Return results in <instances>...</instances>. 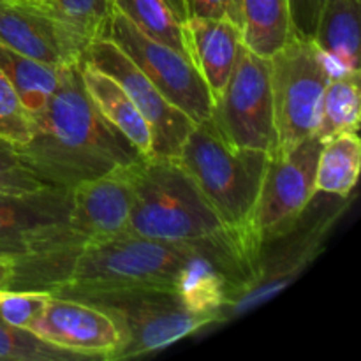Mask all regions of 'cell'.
I'll return each mask as SVG.
<instances>
[{
	"instance_id": "cell-31",
	"label": "cell",
	"mask_w": 361,
	"mask_h": 361,
	"mask_svg": "<svg viewBox=\"0 0 361 361\" xmlns=\"http://www.w3.org/2000/svg\"><path fill=\"white\" fill-rule=\"evenodd\" d=\"M14 281V257L0 254V289L11 291Z\"/></svg>"
},
{
	"instance_id": "cell-20",
	"label": "cell",
	"mask_w": 361,
	"mask_h": 361,
	"mask_svg": "<svg viewBox=\"0 0 361 361\" xmlns=\"http://www.w3.org/2000/svg\"><path fill=\"white\" fill-rule=\"evenodd\" d=\"M295 34L289 0H243L242 42L261 56H270Z\"/></svg>"
},
{
	"instance_id": "cell-33",
	"label": "cell",
	"mask_w": 361,
	"mask_h": 361,
	"mask_svg": "<svg viewBox=\"0 0 361 361\" xmlns=\"http://www.w3.org/2000/svg\"><path fill=\"white\" fill-rule=\"evenodd\" d=\"M4 295H6V291H4V289H0V298H2Z\"/></svg>"
},
{
	"instance_id": "cell-28",
	"label": "cell",
	"mask_w": 361,
	"mask_h": 361,
	"mask_svg": "<svg viewBox=\"0 0 361 361\" xmlns=\"http://www.w3.org/2000/svg\"><path fill=\"white\" fill-rule=\"evenodd\" d=\"M46 185L18 157L11 143L0 140V192H28Z\"/></svg>"
},
{
	"instance_id": "cell-9",
	"label": "cell",
	"mask_w": 361,
	"mask_h": 361,
	"mask_svg": "<svg viewBox=\"0 0 361 361\" xmlns=\"http://www.w3.org/2000/svg\"><path fill=\"white\" fill-rule=\"evenodd\" d=\"M104 37L116 42L155 88L194 123L210 118L214 99L200 71L187 56L141 32L113 6Z\"/></svg>"
},
{
	"instance_id": "cell-10",
	"label": "cell",
	"mask_w": 361,
	"mask_h": 361,
	"mask_svg": "<svg viewBox=\"0 0 361 361\" xmlns=\"http://www.w3.org/2000/svg\"><path fill=\"white\" fill-rule=\"evenodd\" d=\"M321 147L323 141L312 136L288 154L270 155L254 214V229L261 243L286 235L317 194Z\"/></svg>"
},
{
	"instance_id": "cell-4",
	"label": "cell",
	"mask_w": 361,
	"mask_h": 361,
	"mask_svg": "<svg viewBox=\"0 0 361 361\" xmlns=\"http://www.w3.org/2000/svg\"><path fill=\"white\" fill-rule=\"evenodd\" d=\"M175 159L224 224L257 250L263 249L254 214L270 154L229 147L208 118L192 127Z\"/></svg>"
},
{
	"instance_id": "cell-19",
	"label": "cell",
	"mask_w": 361,
	"mask_h": 361,
	"mask_svg": "<svg viewBox=\"0 0 361 361\" xmlns=\"http://www.w3.org/2000/svg\"><path fill=\"white\" fill-rule=\"evenodd\" d=\"M109 2L141 32L176 49L190 60L185 34V0H109Z\"/></svg>"
},
{
	"instance_id": "cell-7",
	"label": "cell",
	"mask_w": 361,
	"mask_h": 361,
	"mask_svg": "<svg viewBox=\"0 0 361 361\" xmlns=\"http://www.w3.org/2000/svg\"><path fill=\"white\" fill-rule=\"evenodd\" d=\"M210 120L229 147L275 154L277 130L268 56L240 44L228 83L214 101Z\"/></svg>"
},
{
	"instance_id": "cell-14",
	"label": "cell",
	"mask_w": 361,
	"mask_h": 361,
	"mask_svg": "<svg viewBox=\"0 0 361 361\" xmlns=\"http://www.w3.org/2000/svg\"><path fill=\"white\" fill-rule=\"evenodd\" d=\"M133 187L127 166L71 189V214L63 249L76 257L88 243L104 242L129 229Z\"/></svg>"
},
{
	"instance_id": "cell-18",
	"label": "cell",
	"mask_w": 361,
	"mask_h": 361,
	"mask_svg": "<svg viewBox=\"0 0 361 361\" xmlns=\"http://www.w3.org/2000/svg\"><path fill=\"white\" fill-rule=\"evenodd\" d=\"M361 0H323L312 39L330 62L331 73L360 71Z\"/></svg>"
},
{
	"instance_id": "cell-12",
	"label": "cell",
	"mask_w": 361,
	"mask_h": 361,
	"mask_svg": "<svg viewBox=\"0 0 361 361\" xmlns=\"http://www.w3.org/2000/svg\"><path fill=\"white\" fill-rule=\"evenodd\" d=\"M85 59L115 78L129 94L136 108L148 122L154 137V155L176 157L183 141L196 123L175 108L155 85L141 73L140 67L109 37L95 39L87 48Z\"/></svg>"
},
{
	"instance_id": "cell-11",
	"label": "cell",
	"mask_w": 361,
	"mask_h": 361,
	"mask_svg": "<svg viewBox=\"0 0 361 361\" xmlns=\"http://www.w3.org/2000/svg\"><path fill=\"white\" fill-rule=\"evenodd\" d=\"M71 189L42 185L28 192H0V254L55 252L67 229Z\"/></svg>"
},
{
	"instance_id": "cell-6",
	"label": "cell",
	"mask_w": 361,
	"mask_h": 361,
	"mask_svg": "<svg viewBox=\"0 0 361 361\" xmlns=\"http://www.w3.org/2000/svg\"><path fill=\"white\" fill-rule=\"evenodd\" d=\"M351 201L353 194L341 197L321 192L319 197L317 192L286 235L263 243L256 281L229 303L222 314V321L256 309L288 288L319 256L328 235Z\"/></svg>"
},
{
	"instance_id": "cell-3",
	"label": "cell",
	"mask_w": 361,
	"mask_h": 361,
	"mask_svg": "<svg viewBox=\"0 0 361 361\" xmlns=\"http://www.w3.org/2000/svg\"><path fill=\"white\" fill-rule=\"evenodd\" d=\"M81 63L60 69L55 92L32 116L30 140L18 157L46 185L73 189L137 161L140 152L102 118L85 90Z\"/></svg>"
},
{
	"instance_id": "cell-23",
	"label": "cell",
	"mask_w": 361,
	"mask_h": 361,
	"mask_svg": "<svg viewBox=\"0 0 361 361\" xmlns=\"http://www.w3.org/2000/svg\"><path fill=\"white\" fill-rule=\"evenodd\" d=\"M0 71L11 81L30 116L42 111L60 80V69L28 59L4 44H0Z\"/></svg>"
},
{
	"instance_id": "cell-5",
	"label": "cell",
	"mask_w": 361,
	"mask_h": 361,
	"mask_svg": "<svg viewBox=\"0 0 361 361\" xmlns=\"http://www.w3.org/2000/svg\"><path fill=\"white\" fill-rule=\"evenodd\" d=\"M268 60L277 130L274 155H284L316 136L321 97L334 73L314 39L298 32Z\"/></svg>"
},
{
	"instance_id": "cell-16",
	"label": "cell",
	"mask_w": 361,
	"mask_h": 361,
	"mask_svg": "<svg viewBox=\"0 0 361 361\" xmlns=\"http://www.w3.org/2000/svg\"><path fill=\"white\" fill-rule=\"evenodd\" d=\"M185 34L190 60L215 101L235 66L242 44V30L228 20L187 18Z\"/></svg>"
},
{
	"instance_id": "cell-17",
	"label": "cell",
	"mask_w": 361,
	"mask_h": 361,
	"mask_svg": "<svg viewBox=\"0 0 361 361\" xmlns=\"http://www.w3.org/2000/svg\"><path fill=\"white\" fill-rule=\"evenodd\" d=\"M85 90L102 118L136 147L140 155H154L152 129L115 78L83 59L80 66Z\"/></svg>"
},
{
	"instance_id": "cell-15",
	"label": "cell",
	"mask_w": 361,
	"mask_h": 361,
	"mask_svg": "<svg viewBox=\"0 0 361 361\" xmlns=\"http://www.w3.org/2000/svg\"><path fill=\"white\" fill-rule=\"evenodd\" d=\"M28 331L87 360H113L123 344L120 324L108 310L66 296L51 295Z\"/></svg>"
},
{
	"instance_id": "cell-13",
	"label": "cell",
	"mask_w": 361,
	"mask_h": 361,
	"mask_svg": "<svg viewBox=\"0 0 361 361\" xmlns=\"http://www.w3.org/2000/svg\"><path fill=\"white\" fill-rule=\"evenodd\" d=\"M0 44L44 66L63 69L81 63L90 42L32 0H0Z\"/></svg>"
},
{
	"instance_id": "cell-26",
	"label": "cell",
	"mask_w": 361,
	"mask_h": 361,
	"mask_svg": "<svg viewBox=\"0 0 361 361\" xmlns=\"http://www.w3.org/2000/svg\"><path fill=\"white\" fill-rule=\"evenodd\" d=\"M32 116L11 81L0 71V140L20 147L30 140Z\"/></svg>"
},
{
	"instance_id": "cell-21",
	"label": "cell",
	"mask_w": 361,
	"mask_h": 361,
	"mask_svg": "<svg viewBox=\"0 0 361 361\" xmlns=\"http://www.w3.org/2000/svg\"><path fill=\"white\" fill-rule=\"evenodd\" d=\"M361 141L358 133H345L323 141L316 169L317 192L348 197L358 183Z\"/></svg>"
},
{
	"instance_id": "cell-27",
	"label": "cell",
	"mask_w": 361,
	"mask_h": 361,
	"mask_svg": "<svg viewBox=\"0 0 361 361\" xmlns=\"http://www.w3.org/2000/svg\"><path fill=\"white\" fill-rule=\"evenodd\" d=\"M49 298L44 291H6L0 298V321L28 330Z\"/></svg>"
},
{
	"instance_id": "cell-32",
	"label": "cell",
	"mask_w": 361,
	"mask_h": 361,
	"mask_svg": "<svg viewBox=\"0 0 361 361\" xmlns=\"http://www.w3.org/2000/svg\"><path fill=\"white\" fill-rule=\"evenodd\" d=\"M32 2L42 4V6H48V7H51V9H53V2H55V0H32Z\"/></svg>"
},
{
	"instance_id": "cell-22",
	"label": "cell",
	"mask_w": 361,
	"mask_h": 361,
	"mask_svg": "<svg viewBox=\"0 0 361 361\" xmlns=\"http://www.w3.org/2000/svg\"><path fill=\"white\" fill-rule=\"evenodd\" d=\"M360 71L331 74L319 106L316 136L321 141L345 133H358L361 113Z\"/></svg>"
},
{
	"instance_id": "cell-8",
	"label": "cell",
	"mask_w": 361,
	"mask_h": 361,
	"mask_svg": "<svg viewBox=\"0 0 361 361\" xmlns=\"http://www.w3.org/2000/svg\"><path fill=\"white\" fill-rule=\"evenodd\" d=\"M108 310L123 334V344L113 360H130L175 344L201 328L217 323L212 314L190 309L169 291H136L85 300Z\"/></svg>"
},
{
	"instance_id": "cell-2",
	"label": "cell",
	"mask_w": 361,
	"mask_h": 361,
	"mask_svg": "<svg viewBox=\"0 0 361 361\" xmlns=\"http://www.w3.org/2000/svg\"><path fill=\"white\" fill-rule=\"evenodd\" d=\"M127 175L133 187L127 233L204 252L231 281V302L256 281L261 250L224 224L175 157H140Z\"/></svg>"
},
{
	"instance_id": "cell-1",
	"label": "cell",
	"mask_w": 361,
	"mask_h": 361,
	"mask_svg": "<svg viewBox=\"0 0 361 361\" xmlns=\"http://www.w3.org/2000/svg\"><path fill=\"white\" fill-rule=\"evenodd\" d=\"M136 291L176 293L217 323L235 295L228 275L204 252L133 233L85 245L51 295L92 300Z\"/></svg>"
},
{
	"instance_id": "cell-29",
	"label": "cell",
	"mask_w": 361,
	"mask_h": 361,
	"mask_svg": "<svg viewBox=\"0 0 361 361\" xmlns=\"http://www.w3.org/2000/svg\"><path fill=\"white\" fill-rule=\"evenodd\" d=\"M187 18L228 20L242 30L243 0H185Z\"/></svg>"
},
{
	"instance_id": "cell-25",
	"label": "cell",
	"mask_w": 361,
	"mask_h": 361,
	"mask_svg": "<svg viewBox=\"0 0 361 361\" xmlns=\"http://www.w3.org/2000/svg\"><path fill=\"white\" fill-rule=\"evenodd\" d=\"M53 11L88 42L104 37L111 2L109 0H55Z\"/></svg>"
},
{
	"instance_id": "cell-30",
	"label": "cell",
	"mask_w": 361,
	"mask_h": 361,
	"mask_svg": "<svg viewBox=\"0 0 361 361\" xmlns=\"http://www.w3.org/2000/svg\"><path fill=\"white\" fill-rule=\"evenodd\" d=\"M289 2H291V16L295 32L312 37L317 13H319L323 0H289Z\"/></svg>"
},
{
	"instance_id": "cell-24",
	"label": "cell",
	"mask_w": 361,
	"mask_h": 361,
	"mask_svg": "<svg viewBox=\"0 0 361 361\" xmlns=\"http://www.w3.org/2000/svg\"><path fill=\"white\" fill-rule=\"evenodd\" d=\"M0 360L13 361H80L87 360L76 353L63 351L35 337L23 328L0 321Z\"/></svg>"
}]
</instances>
